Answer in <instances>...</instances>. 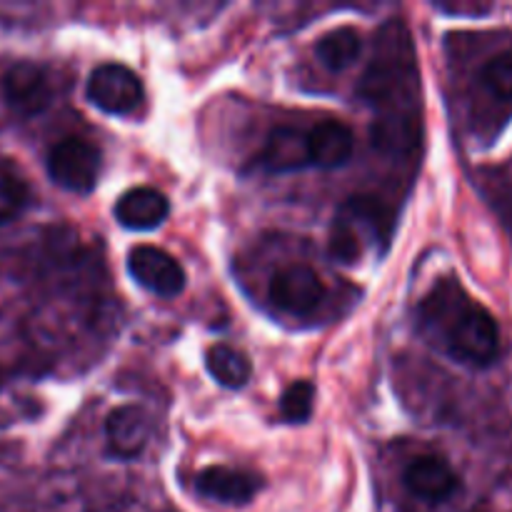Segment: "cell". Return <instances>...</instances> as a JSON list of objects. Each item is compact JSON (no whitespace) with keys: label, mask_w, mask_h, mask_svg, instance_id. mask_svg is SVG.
<instances>
[{"label":"cell","mask_w":512,"mask_h":512,"mask_svg":"<svg viewBox=\"0 0 512 512\" xmlns=\"http://www.w3.org/2000/svg\"><path fill=\"white\" fill-rule=\"evenodd\" d=\"M420 320L443 340L445 350L460 363L490 365L500 353V330L483 305L473 303L458 285L443 283L425 298Z\"/></svg>","instance_id":"6da1fadb"},{"label":"cell","mask_w":512,"mask_h":512,"mask_svg":"<svg viewBox=\"0 0 512 512\" xmlns=\"http://www.w3.org/2000/svg\"><path fill=\"white\" fill-rule=\"evenodd\" d=\"M393 233V213L375 195H353L338 210V218L330 233V253L340 263H358L370 243H383L388 248Z\"/></svg>","instance_id":"7a4b0ae2"},{"label":"cell","mask_w":512,"mask_h":512,"mask_svg":"<svg viewBox=\"0 0 512 512\" xmlns=\"http://www.w3.org/2000/svg\"><path fill=\"white\" fill-rule=\"evenodd\" d=\"M48 173L70 193H90L100 175V150L83 138L60 140L48 153Z\"/></svg>","instance_id":"3957f363"},{"label":"cell","mask_w":512,"mask_h":512,"mask_svg":"<svg viewBox=\"0 0 512 512\" xmlns=\"http://www.w3.org/2000/svg\"><path fill=\"white\" fill-rule=\"evenodd\" d=\"M88 100L108 115H133L143 105L145 90L133 70L105 63L90 73Z\"/></svg>","instance_id":"277c9868"},{"label":"cell","mask_w":512,"mask_h":512,"mask_svg":"<svg viewBox=\"0 0 512 512\" xmlns=\"http://www.w3.org/2000/svg\"><path fill=\"white\" fill-rule=\"evenodd\" d=\"M325 298V283L308 265H288L270 280V300L290 315H310Z\"/></svg>","instance_id":"5b68a950"},{"label":"cell","mask_w":512,"mask_h":512,"mask_svg":"<svg viewBox=\"0 0 512 512\" xmlns=\"http://www.w3.org/2000/svg\"><path fill=\"white\" fill-rule=\"evenodd\" d=\"M128 270L143 288L160 298H175L185 288V270L178 260L153 245H138L128 255Z\"/></svg>","instance_id":"8992f818"},{"label":"cell","mask_w":512,"mask_h":512,"mask_svg":"<svg viewBox=\"0 0 512 512\" xmlns=\"http://www.w3.org/2000/svg\"><path fill=\"white\" fill-rule=\"evenodd\" d=\"M3 93L10 108L20 115H38L53 103V83L48 73L33 63H18L5 73Z\"/></svg>","instance_id":"52a82bcc"},{"label":"cell","mask_w":512,"mask_h":512,"mask_svg":"<svg viewBox=\"0 0 512 512\" xmlns=\"http://www.w3.org/2000/svg\"><path fill=\"white\" fill-rule=\"evenodd\" d=\"M405 488L420 500L428 503H443L453 498L460 488V478L443 458L438 455H420L405 468Z\"/></svg>","instance_id":"ba28073f"},{"label":"cell","mask_w":512,"mask_h":512,"mask_svg":"<svg viewBox=\"0 0 512 512\" xmlns=\"http://www.w3.org/2000/svg\"><path fill=\"white\" fill-rule=\"evenodd\" d=\"M195 488H198L200 495L218 500V503L245 505L258 495L260 478L243 473V470L213 465V468L200 470L198 478H195Z\"/></svg>","instance_id":"9c48e42d"},{"label":"cell","mask_w":512,"mask_h":512,"mask_svg":"<svg viewBox=\"0 0 512 512\" xmlns=\"http://www.w3.org/2000/svg\"><path fill=\"white\" fill-rule=\"evenodd\" d=\"M105 435H108L110 453L125 460L135 458L143 453L150 440V418L145 415V410L135 408V405L115 408L105 423Z\"/></svg>","instance_id":"30bf717a"},{"label":"cell","mask_w":512,"mask_h":512,"mask_svg":"<svg viewBox=\"0 0 512 512\" xmlns=\"http://www.w3.org/2000/svg\"><path fill=\"white\" fill-rule=\"evenodd\" d=\"M258 165L268 173H293V170L310 165L308 133L290 128V125L275 128L260 150Z\"/></svg>","instance_id":"8fae6325"},{"label":"cell","mask_w":512,"mask_h":512,"mask_svg":"<svg viewBox=\"0 0 512 512\" xmlns=\"http://www.w3.org/2000/svg\"><path fill=\"white\" fill-rule=\"evenodd\" d=\"M355 148V135L350 125L340 120H323L308 130L310 165L318 168H340L350 160Z\"/></svg>","instance_id":"7c38bea8"},{"label":"cell","mask_w":512,"mask_h":512,"mask_svg":"<svg viewBox=\"0 0 512 512\" xmlns=\"http://www.w3.org/2000/svg\"><path fill=\"white\" fill-rule=\"evenodd\" d=\"M170 203L160 190L155 188H133L115 203V218L123 228L130 230H153L163 225L168 218Z\"/></svg>","instance_id":"4fadbf2b"},{"label":"cell","mask_w":512,"mask_h":512,"mask_svg":"<svg viewBox=\"0 0 512 512\" xmlns=\"http://www.w3.org/2000/svg\"><path fill=\"white\" fill-rule=\"evenodd\" d=\"M315 53H318L320 63L325 68L345 70L350 65H355V60L363 53V35H360V30L350 28V25L335 28L318 40Z\"/></svg>","instance_id":"5bb4252c"},{"label":"cell","mask_w":512,"mask_h":512,"mask_svg":"<svg viewBox=\"0 0 512 512\" xmlns=\"http://www.w3.org/2000/svg\"><path fill=\"white\" fill-rule=\"evenodd\" d=\"M205 365H208V373L218 380L223 388L238 390L243 385H248L253 368H250V360L245 358L240 350L230 348V345H213V348L205 353Z\"/></svg>","instance_id":"9a60e30c"},{"label":"cell","mask_w":512,"mask_h":512,"mask_svg":"<svg viewBox=\"0 0 512 512\" xmlns=\"http://www.w3.org/2000/svg\"><path fill=\"white\" fill-rule=\"evenodd\" d=\"M30 200L28 185L8 168H0V225L10 223L25 210Z\"/></svg>","instance_id":"2e32d148"},{"label":"cell","mask_w":512,"mask_h":512,"mask_svg":"<svg viewBox=\"0 0 512 512\" xmlns=\"http://www.w3.org/2000/svg\"><path fill=\"white\" fill-rule=\"evenodd\" d=\"M313 400H315V388L308 380H298V383L290 385L288 390L280 398V415H283L288 423H305V420L313 415Z\"/></svg>","instance_id":"e0dca14e"},{"label":"cell","mask_w":512,"mask_h":512,"mask_svg":"<svg viewBox=\"0 0 512 512\" xmlns=\"http://www.w3.org/2000/svg\"><path fill=\"white\" fill-rule=\"evenodd\" d=\"M480 83L498 98H512V50L498 53L483 65Z\"/></svg>","instance_id":"ac0fdd59"}]
</instances>
